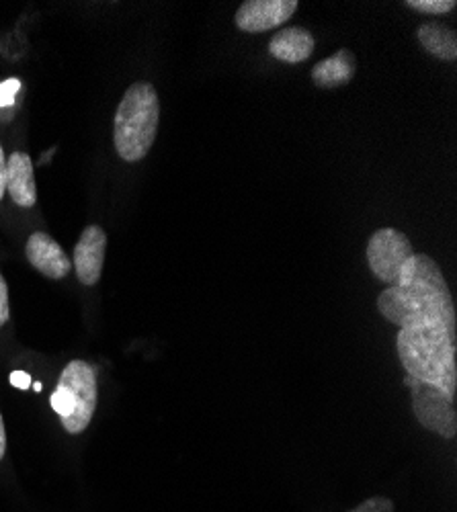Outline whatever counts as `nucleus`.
<instances>
[{"label": "nucleus", "mask_w": 457, "mask_h": 512, "mask_svg": "<svg viewBox=\"0 0 457 512\" xmlns=\"http://www.w3.org/2000/svg\"><path fill=\"white\" fill-rule=\"evenodd\" d=\"M380 314L400 326L443 322L455 328V306L439 265L429 254H414L396 285L378 297Z\"/></svg>", "instance_id": "nucleus-1"}, {"label": "nucleus", "mask_w": 457, "mask_h": 512, "mask_svg": "<svg viewBox=\"0 0 457 512\" xmlns=\"http://www.w3.org/2000/svg\"><path fill=\"white\" fill-rule=\"evenodd\" d=\"M396 349L408 377L429 383V386L455 400V328L443 322L400 328L396 336Z\"/></svg>", "instance_id": "nucleus-2"}, {"label": "nucleus", "mask_w": 457, "mask_h": 512, "mask_svg": "<svg viewBox=\"0 0 457 512\" xmlns=\"http://www.w3.org/2000/svg\"><path fill=\"white\" fill-rule=\"evenodd\" d=\"M160 101L150 82H136L117 105L113 140L117 154L126 162L142 160L158 134Z\"/></svg>", "instance_id": "nucleus-3"}, {"label": "nucleus", "mask_w": 457, "mask_h": 512, "mask_svg": "<svg viewBox=\"0 0 457 512\" xmlns=\"http://www.w3.org/2000/svg\"><path fill=\"white\" fill-rule=\"evenodd\" d=\"M52 408L70 435L87 429L97 408V375L85 361H70L52 394Z\"/></svg>", "instance_id": "nucleus-4"}, {"label": "nucleus", "mask_w": 457, "mask_h": 512, "mask_svg": "<svg viewBox=\"0 0 457 512\" xmlns=\"http://www.w3.org/2000/svg\"><path fill=\"white\" fill-rule=\"evenodd\" d=\"M414 250L408 236L396 228H382L367 244V263L371 273L390 287L398 283L404 265L412 259Z\"/></svg>", "instance_id": "nucleus-5"}, {"label": "nucleus", "mask_w": 457, "mask_h": 512, "mask_svg": "<svg viewBox=\"0 0 457 512\" xmlns=\"http://www.w3.org/2000/svg\"><path fill=\"white\" fill-rule=\"evenodd\" d=\"M408 388L412 390V410L425 429L445 437L455 439L457 418H455V400L443 394L441 390L429 386V383L406 377Z\"/></svg>", "instance_id": "nucleus-6"}, {"label": "nucleus", "mask_w": 457, "mask_h": 512, "mask_svg": "<svg viewBox=\"0 0 457 512\" xmlns=\"http://www.w3.org/2000/svg\"><path fill=\"white\" fill-rule=\"evenodd\" d=\"M298 7V0H246L236 11V25L246 33H263L292 19Z\"/></svg>", "instance_id": "nucleus-7"}, {"label": "nucleus", "mask_w": 457, "mask_h": 512, "mask_svg": "<svg viewBox=\"0 0 457 512\" xmlns=\"http://www.w3.org/2000/svg\"><path fill=\"white\" fill-rule=\"evenodd\" d=\"M107 234L101 226H89L74 248V271L82 285H97L103 273Z\"/></svg>", "instance_id": "nucleus-8"}, {"label": "nucleus", "mask_w": 457, "mask_h": 512, "mask_svg": "<svg viewBox=\"0 0 457 512\" xmlns=\"http://www.w3.org/2000/svg\"><path fill=\"white\" fill-rule=\"evenodd\" d=\"M25 254L29 263L50 279H64L72 271V263L62 246L48 234L35 232L27 240Z\"/></svg>", "instance_id": "nucleus-9"}, {"label": "nucleus", "mask_w": 457, "mask_h": 512, "mask_svg": "<svg viewBox=\"0 0 457 512\" xmlns=\"http://www.w3.org/2000/svg\"><path fill=\"white\" fill-rule=\"evenodd\" d=\"M314 48L316 39L304 27H285L279 33H275L269 41L271 56L287 64H298L308 60L314 54Z\"/></svg>", "instance_id": "nucleus-10"}, {"label": "nucleus", "mask_w": 457, "mask_h": 512, "mask_svg": "<svg viewBox=\"0 0 457 512\" xmlns=\"http://www.w3.org/2000/svg\"><path fill=\"white\" fill-rule=\"evenodd\" d=\"M7 189L13 201L21 207H33L37 201V189L33 179V162L27 154L15 152L7 160Z\"/></svg>", "instance_id": "nucleus-11"}, {"label": "nucleus", "mask_w": 457, "mask_h": 512, "mask_svg": "<svg viewBox=\"0 0 457 512\" xmlns=\"http://www.w3.org/2000/svg\"><path fill=\"white\" fill-rule=\"evenodd\" d=\"M355 68L357 62L353 52L341 50L335 56H330L314 66L312 80L318 89H339L353 80Z\"/></svg>", "instance_id": "nucleus-12"}, {"label": "nucleus", "mask_w": 457, "mask_h": 512, "mask_svg": "<svg viewBox=\"0 0 457 512\" xmlns=\"http://www.w3.org/2000/svg\"><path fill=\"white\" fill-rule=\"evenodd\" d=\"M421 46L435 58L445 62L457 60V35L451 27L437 25V23H425L419 27L417 33Z\"/></svg>", "instance_id": "nucleus-13"}, {"label": "nucleus", "mask_w": 457, "mask_h": 512, "mask_svg": "<svg viewBox=\"0 0 457 512\" xmlns=\"http://www.w3.org/2000/svg\"><path fill=\"white\" fill-rule=\"evenodd\" d=\"M406 7L425 15H445L451 13L457 3L455 0H408Z\"/></svg>", "instance_id": "nucleus-14"}, {"label": "nucleus", "mask_w": 457, "mask_h": 512, "mask_svg": "<svg viewBox=\"0 0 457 512\" xmlns=\"http://www.w3.org/2000/svg\"><path fill=\"white\" fill-rule=\"evenodd\" d=\"M349 512H394V502L384 496H373Z\"/></svg>", "instance_id": "nucleus-15"}, {"label": "nucleus", "mask_w": 457, "mask_h": 512, "mask_svg": "<svg viewBox=\"0 0 457 512\" xmlns=\"http://www.w3.org/2000/svg\"><path fill=\"white\" fill-rule=\"evenodd\" d=\"M19 89H21V82L17 78H9L0 84V107H11L15 103Z\"/></svg>", "instance_id": "nucleus-16"}, {"label": "nucleus", "mask_w": 457, "mask_h": 512, "mask_svg": "<svg viewBox=\"0 0 457 512\" xmlns=\"http://www.w3.org/2000/svg\"><path fill=\"white\" fill-rule=\"evenodd\" d=\"M9 322V287L7 281L0 275V328Z\"/></svg>", "instance_id": "nucleus-17"}, {"label": "nucleus", "mask_w": 457, "mask_h": 512, "mask_svg": "<svg viewBox=\"0 0 457 512\" xmlns=\"http://www.w3.org/2000/svg\"><path fill=\"white\" fill-rule=\"evenodd\" d=\"M5 191H7V158H5L3 146H0V201H3Z\"/></svg>", "instance_id": "nucleus-18"}, {"label": "nucleus", "mask_w": 457, "mask_h": 512, "mask_svg": "<svg viewBox=\"0 0 457 512\" xmlns=\"http://www.w3.org/2000/svg\"><path fill=\"white\" fill-rule=\"evenodd\" d=\"M11 383L15 388H21V390H27L31 386V377L23 371H13L11 373Z\"/></svg>", "instance_id": "nucleus-19"}, {"label": "nucleus", "mask_w": 457, "mask_h": 512, "mask_svg": "<svg viewBox=\"0 0 457 512\" xmlns=\"http://www.w3.org/2000/svg\"><path fill=\"white\" fill-rule=\"evenodd\" d=\"M7 451V433H5V424H3V416H0V461H3Z\"/></svg>", "instance_id": "nucleus-20"}]
</instances>
